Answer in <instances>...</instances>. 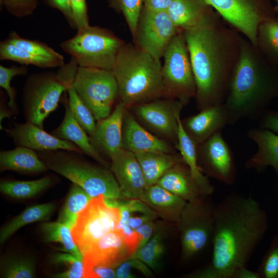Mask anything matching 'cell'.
Masks as SVG:
<instances>
[{"instance_id":"obj_17","label":"cell","mask_w":278,"mask_h":278,"mask_svg":"<svg viewBox=\"0 0 278 278\" xmlns=\"http://www.w3.org/2000/svg\"><path fill=\"white\" fill-rule=\"evenodd\" d=\"M12 124L5 130L17 147H25L35 151L63 149L79 153L83 152L74 143L59 139L32 123L20 124L12 121Z\"/></svg>"},{"instance_id":"obj_4","label":"cell","mask_w":278,"mask_h":278,"mask_svg":"<svg viewBox=\"0 0 278 278\" xmlns=\"http://www.w3.org/2000/svg\"><path fill=\"white\" fill-rule=\"evenodd\" d=\"M46 167L81 187L92 198L124 199L112 171L94 165L67 150L36 151Z\"/></svg>"},{"instance_id":"obj_6","label":"cell","mask_w":278,"mask_h":278,"mask_svg":"<svg viewBox=\"0 0 278 278\" xmlns=\"http://www.w3.org/2000/svg\"><path fill=\"white\" fill-rule=\"evenodd\" d=\"M216 204L202 195L187 202L177 228L181 242V259L188 262L212 246Z\"/></svg>"},{"instance_id":"obj_44","label":"cell","mask_w":278,"mask_h":278,"mask_svg":"<svg viewBox=\"0 0 278 278\" xmlns=\"http://www.w3.org/2000/svg\"><path fill=\"white\" fill-rule=\"evenodd\" d=\"M83 277L84 278H114L116 270L113 268L93 265L84 263Z\"/></svg>"},{"instance_id":"obj_16","label":"cell","mask_w":278,"mask_h":278,"mask_svg":"<svg viewBox=\"0 0 278 278\" xmlns=\"http://www.w3.org/2000/svg\"><path fill=\"white\" fill-rule=\"evenodd\" d=\"M111 170L124 199H140L147 187L140 165L134 152L123 149L114 154Z\"/></svg>"},{"instance_id":"obj_55","label":"cell","mask_w":278,"mask_h":278,"mask_svg":"<svg viewBox=\"0 0 278 278\" xmlns=\"http://www.w3.org/2000/svg\"><path fill=\"white\" fill-rule=\"evenodd\" d=\"M276 171V173L278 174V165L273 168Z\"/></svg>"},{"instance_id":"obj_48","label":"cell","mask_w":278,"mask_h":278,"mask_svg":"<svg viewBox=\"0 0 278 278\" xmlns=\"http://www.w3.org/2000/svg\"><path fill=\"white\" fill-rule=\"evenodd\" d=\"M260 117L259 127L278 134V112H264Z\"/></svg>"},{"instance_id":"obj_2","label":"cell","mask_w":278,"mask_h":278,"mask_svg":"<svg viewBox=\"0 0 278 278\" xmlns=\"http://www.w3.org/2000/svg\"><path fill=\"white\" fill-rule=\"evenodd\" d=\"M112 71L117 84L118 97L127 108L164 95L161 64L136 45H123Z\"/></svg>"},{"instance_id":"obj_36","label":"cell","mask_w":278,"mask_h":278,"mask_svg":"<svg viewBox=\"0 0 278 278\" xmlns=\"http://www.w3.org/2000/svg\"><path fill=\"white\" fill-rule=\"evenodd\" d=\"M1 277L33 278L36 277V264L30 257L12 256L1 260Z\"/></svg>"},{"instance_id":"obj_24","label":"cell","mask_w":278,"mask_h":278,"mask_svg":"<svg viewBox=\"0 0 278 278\" xmlns=\"http://www.w3.org/2000/svg\"><path fill=\"white\" fill-rule=\"evenodd\" d=\"M157 184L186 202L193 201L203 195L189 167L184 162L169 169Z\"/></svg>"},{"instance_id":"obj_10","label":"cell","mask_w":278,"mask_h":278,"mask_svg":"<svg viewBox=\"0 0 278 278\" xmlns=\"http://www.w3.org/2000/svg\"><path fill=\"white\" fill-rule=\"evenodd\" d=\"M162 66L164 96L179 100L185 105L196 94V84L183 35L177 34L163 56Z\"/></svg>"},{"instance_id":"obj_39","label":"cell","mask_w":278,"mask_h":278,"mask_svg":"<svg viewBox=\"0 0 278 278\" xmlns=\"http://www.w3.org/2000/svg\"><path fill=\"white\" fill-rule=\"evenodd\" d=\"M109 3L110 7L123 13L134 39L144 0H109Z\"/></svg>"},{"instance_id":"obj_20","label":"cell","mask_w":278,"mask_h":278,"mask_svg":"<svg viewBox=\"0 0 278 278\" xmlns=\"http://www.w3.org/2000/svg\"><path fill=\"white\" fill-rule=\"evenodd\" d=\"M181 121L188 136L198 145L221 131L229 124V116L223 103L204 108Z\"/></svg>"},{"instance_id":"obj_23","label":"cell","mask_w":278,"mask_h":278,"mask_svg":"<svg viewBox=\"0 0 278 278\" xmlns=\"http://www.w3.org/2000/svg\"><path fill=\"white\" fill-rule=\"evenodd\" d=\"M247 136L256 143L257 150L246 161V169L260 171L267 167L274 168L278 165V135L259 127L250 129Z\"/></svg>"},{"instance_id":"obj_40","label":"cell","mask_w":278,"mask_h":278,"mask_svg":"<svg viewBox=\"0 0 278 278\" xmlns=\"http://www.w3.org/2000/svg\"><path fill=\"white\" fill-rule=\"evenodd\" d=\"M257 272L260 278H278V234L272 237Z\"/></svg>"},{"instance_id":"obj_51","label":"cell","mask_w":278,"mask_h":278,"mask_svg":"<svg viewBox=\"0 0 278 278\" xmlns=\"http://www.w3.org/2000/svg\"><path fill=\"white\" fill-rule=\"evenodd\" d=\"M158 217L156 213L140 214L138 215L131 216L127 221V224L135 229L147 222L154 220Z\"/></svg>"},{"instance_id":"obj_47","label":"cell","mask_w":278,"mask_h":278,"mask_svg":"<svg viewBox=\"0 0 278 278\" xmlns=\"http://www.w3.org/2000/svg\"><path fill=\"white\" fill-rule=\"evenodd\" d=\"M50 7L59 10L72 28H76L71 8V0H45Z\"/></svg>"},{"instance_id":"obj_5","label":"cell","mask_w":278,"mask_h":278,"mask_svg":"<svg viewBox=\"0 0 278 278\" xmlns=\"http://www.w3.org/2000/svg\"><path fill=\"white\" fill-rule=\"evenodd\" d=\"M229 87L223 103L228 114V124L262 116L268 98V84L248 53H242Z\"/></svg>"},{"instance_id":"obj_26","label":"cell","mask_w":278,"mask_h":278,"mask_svg":"<svg viewBox=\"0 0 278 278\" xmlns=\"http://www.w3.org/2000/svg\"><path fill=\"white\" fill-rule=\"evenodd\" d=\"M48 168L40 159L37 152L30 148L18 146L0 152V170H12L25 173H41Z\"/></svg>"},{"instance_id":"obj_27","label":"cell","mask_w":278,"mask_h":278,"mask_svg":"<svg viewBox=\"0 0 278 278\" xmlns=\"http://www.w3.org/2000/svg\"><path fill=\"white\" fill-rule=\"evenodd\" d=\"M147 186L157 184L160 178L176 164L184 162L180 153L161 152L135 153Z\"/></svg>"},{"instance_id":"obj_37","label":"cell","mask_w":278,"mask_h":278,"mask_svg":"<svg viewBox=\"0 0 278 278\" xmlns=\"http://www.w3.org/2000/svg\"><path fill=\"white\" fill-rule=\"evenodd\" d=\"M6 40L33 55L54 61L57 63L59 67L65 65L62 55L40 41L22 38L14 31L10 33Z\"/></svg>"},{"instance_id":"obj_50","label":"cell","mask_w":278,"mask_h":278,"mask_svg":"<svg viewBox=\"0 0 278 278\" xmlns=\"http://www.w3.org/2000/svg\"><path fill=\"white\" fill-rule=\"evenodd\" d=\"M173 0H144V8L152 11H167Z\"/></svg>"},{"instance_id":"obj_34","label":"cell","mask_w":278,"mask_h":278,"mask_svg":"<svg viewBox=\"0 0 278 278\" xmlns=\"http://www.w3.org/2000/svg\"><path fill=\"white\" fill-rule=\"evenodd\" d=\"M93 198L81 187L73 183L58 221L71 229L75 224L79 214Z\"/></svg>"},{"instance_id":"obj_9","label":"cell","mask_w":278,"mask_h":278,"mask_svg":"<svg viewBox=\"0 0 278 278\" xmlns=\"http://www.w3.org/2000/svg\"><path fill=\"white\" fill-rule=\"evenodd\" d=\"M73 86L95 120L110 115L118 97L117 84L112 70L79 66Z\"/></svg>"},{"instance_id":"obj_15","label":"cell","mask_w":278,"mask_h":278,"mask_svg":"<svg viewBox=\"0 0 278 278\" xmlns=\"http://www.w3.org/2000/svg\"><path fill=\"white\" fill-rule=\"evenodd\" d=\"M255 43L261 20L259 0H204Z\"/></svg>"},{"instance_id":"obj_22","label":"cell","mask_w":278,"mask_h":278,"mask_svg":"<svg viewBox=\"0 0 278 278\" xmlns=\"http://www.w3.org/2000/svg\"><path fill=\"white\" fill-rule=\"evenodd\" d=\"M140 199L158 217L173 224L179 221L187 202L157 184L146 187Z\"/></svg>"},{"instance_id":"obj_52","label":"cell","mask_w":278,"mask_h":278,"mask_svg":"<svg viewBox=\"0 0 278 278\" xmlns=\"http://www.w3.org/2000/svg\"><path fill=\"white\" fill-rule=\"evenodd\" d=\"M133 268L131 262L129 258L122 263L117 267L116 270V277L118 278H134V274L132 272Z\"/></svg>"},{"instance_id":"obj_42","label":"cell","mask_w":278,"mask_h":278,"mask_svg":"<svg viewBox=\"0 0 278 278\" xmlns=\"http://www.w3.org/2000/svg\"><path fill=\"white\" fill-rule=\"evenodd\" d=\"M39 0H0L1 5L11 14L19 18L31 15Z\"/></svg>"},{"instance_id":"obj_25","label":"cell","mask_w":278,"mask_h":278,"mask_svg":"<svg viewBox=\"0 0 278 278\" xmlns=\"http://www.w3.org/2000/svg\"><path fill=\"white\" fill-rule=\"evenodd\" d=\"M64 106L65 114L63 119L60 125L53 130L50 134L59 139L74 143L84 153L101 165L107 166V162L92 145L90 137L87 136L86 133L74 117L67 102L65 103Z\"/></svg>"},{"instance_id":"obj_11","label":"cell","mask_w":278,"mask_h":278,"mask_svg":"<svg viewBox=\"0 0 278 278\" xmlns=\"http://www.w3.org/2000/svg\"><path fill=\"white\" fill-rule=\"evenodd\" d=\"M119 219L118 207L109 206L102 195L93 198L79 214L71 229L74 241L82 255L96 241L115 231Z\"/></svg>"},{"instance_id":"obj_54","label":"cell","mask_w":278,"mask_h":278,"mask_svg":"<svg viewBox=\"0 0 278 278\" xmlns=\"http://www.w3.org/2000/svg\"><path fill=\"white\" fill-rule=\"evenodd\" d=\"M232 278H260V277L257 271L249 270L245 267L237 270Z\"/></svg>"},{"instance_id":"obj_43","label":"cell","mask_w":278,"mask_h":278,"mask_svg":"<svg viewBox=\"0 0 278 278\" xmlns=\"http://www.w3.org/2000/svg\"><path fill=\"white\" fill-rule=\"evenodd\" d=\"M74 21L77 30L89 26L86 0H71Z\"/></svg>"},{"instance_id":"obj_28","label":"cell","mask_w":278,"mask_h":278,"mask_svg":"<svg viewBox=\"0 0 278 278\" xmlns=\"http://www.w3.org/2000/svg\"><path fill=\"white\" fill-rule=\"evenodd\" d=\"M177 149L188 166L193 177L197 182L202 194L210 196L214 190V187L210 183L208 177L201 171L197 160V145L188 136L183 127L181 118L179 119Z\"/></svg>"},{"instance_id":"obj_45","label":"cell","mask_w":278,"mask_h":278,"mask_svg":"<svg viewBox=\"0 0 278 278\" xmlns=\"http://www.w3.org/2000/svg\"><path fill=\"white\" fill-rule=\"evenodd\" d=\"M115 231L119 233L133 254L136 250L138 244V234L135 229L126 223Z\"/></svg>"},{"instance_id":"obj_12","label":"cell","mask_w":278,"mask_h":278,"mask_svg":"<svg viewBox=\"0 0 278 278\" xmlns=\"http://www.w3.org/2000/svg\"><path fill=\"white\" fill-rule=\"evenodd\" d=\"M177 28L167 11H152L144 7L138 22L134 39L136 46L161 64V59Z\"/></svg>"},{"instance_id":"obj_19","label":"cell","mask_w":278,"mask_h":278,"mask_svg":"<svg viewBox=\"0 0 278 278\" xmlns=\"http://www.w3.org/2000/svg\"><path fill=\"white\" fill-rule=\"evenodd\" d=\"M132 255L130 249L116 231L100 238L83 253L84 263L113 269Z\"/></svg>"},{"instance_id":"obj_18","label":"cell","mask_w":278,"mask_h":278,"mask_svg":"<svg viewBox=\"0 0 278 278\" xmlns=\"http://www.w3.org/2000/svg\"><path fill=\"white\" fill-rule=\"evenodd\" d=\"M126 108L125 104L120 101L111 114L98 120L94 132L90 135V142L94 148L110 158L124 149L123 126Z\"/></svg>"},{"instance_id":"obj_8","label":"cell","mask_w":278,"mask_h":278,"mask_svg":"<svg viewBox=\"0 0 278 278\" xmlns=\"http://www.w3.org/2000/svg\"><path fill=\"white\" fill-rule=\"evenodd\" d=\"M71 84L58 72L29 76L22 91L23 114L26 121L43 129L44 120L57 108L62 94Z\"/></svg>"},{"instance_id":"obj_38","label":"cell","mask_w":278,"mask_h":278,"mask_svg":"<svg viewBox=\"0 0 278 278\" xmlns=\"http://www.w3.org/2000/svg\"><path fill=\"white\" fill-rule=\"evenodd\" d=\"M68 95V105L72 114L84 131L91 135L94 131L96 123L95 118L75 90L73 84L66 90Z\"/></svg>"},{"instance_id":"obj_21","label":"cell","mask_w":278,"mask_h":278,"mask_svg":"<svg viewBox=\"0 0 278 278\" xmlns=\"http://www.w3.org/2000/svg\"><path fill=\"white\" fill-rule=\"evenodd\" d=\"M123 145L124 149L134 153L144 152L175 153L170 144L147 131L127 110L123 120Z\"/></svg>"},{"instance_id":"obj_3","label":"cell","mask_w":278,"mask_h":278,"mask_svg":"<svg viewBox=\"0 0 278 278\" xmlns=\"http://www.w3.org/2000/svg\"><path fill=\"white\" fill-rule=\"evenodd\" d=\"M196 84V98L200 110L223 103L224 74L220 61L216 36L206 18L185 30L184 35Z\"/></svg>"},{"instance_id":"obj_7","label":"cell","mask_w":278,"mask_h":278,"mask_svg":"<svg viewBox=\"0 0 278 278\" xmlns=\"http://www.w3.org/2000/svg\"><path fill=\"white\" fill-rule=\"evenodd\" d=\"M125 44L110 31L97 26L77 30L75 36L62 42L60 47L79 66L112 70L117 55Z\"/></svg>"},{"instance_id":"obj_14","label":"cell","mask_w":278,"mask_h":278,"mask_svg":"<svg viewBox=\"0 0 278 278\" xmlns=\"http://www.w3.org/2000/svg\"><path fill=\"white\" fill-rule=\"evenodd\" d=\"M184 105L178 99H157L133 106L136 116L151 130L178 144L180 112Z\"/></svg>"},{"instance_id":"obj_13","label":"cell","mask_w":278,"mask_h":278,"mask_svg":"<svg viewBox=\"0 0 278 278\" xmlns=\"http://www.w3.org/2000/svg\"><path fill=\"white\" fill-rule=\"evenodd\" d=\"M197 152L198 164L203 173L226 185L235 182L234 159L221 131L197 145Z\"/></svg>"},{"instance_id":"obj_53","label":"cell","mask_w":278,"mask_h":278,"mask_svg":"<svg viewBox=\"0 0 278 278\" xmlns=\"http://www.w3.org/2000/svg\"><path fill=\"white\" fill-rule=\"evenodd\" d=\"M265 34L272 45L278 51V24L270 23L265 27Z\"/></svg>"},{"instance_id":"obj_1","label":"cell","mask_w":278,"mask_h":278,"mask_svg":"<svg viewBox=\"0 0 278 278\" xmlns=\"http://www.w3.org/2000/svg\"><path fill=\"white\" fill-rule=\"evenodd\" d=\"M269 227L266 211L251 196L233 193L216 204L211 262L186 275L191 278H232L247 267Z\"/></svg>"},{"instance_id":"obj_32","label":"cell","mask_w":278,"mask_h":278,"mask_svg":"<svg viewBox=\"0 0 278 278\" xmlns=\"http://www.w3.org/2000/svg\"><path fill=\"white\" fill-rule=\"evenodd\" d=\"M165 225L160 222H157L154 233L149 240L145 246L136 250L130 258L141 260L152 270L159 269L165 252Z\"/></svg>"},{"instance_id":"obj_30","label":"cell","mask_w":278,"mask_h":278,"mask_svg":"<svg viewBox=\"0 0 278 278\" xmlns=\"http://www.w3.org/2000/svg\"><path fill=\"white\" fill-rule=\"evenodd\" d=\"M167 12L175 26L185 30L195 27L205 18L201 0H173Z\"/></svg>"},{"instance_id":"obj_35","label":"cell","mask_w":278,"mask_h":278,"mask_svg":"<svg viewBox=\"0 0 278 278\" xmlns=\"http://www.w3.org/2000/svg\"><path fill=\"white\" fill-rule=\"evenodd\" d=\"M0 59L11 60L23 65H33L42 68L59 67L54 61L33 55L7 40L1 42Z\"/></svg>"},{"instance_id":"obj_41","label":"cell","mask_w":278,"mask_h":278,"mask_svg":"<svg viewBox=\"0 0 278 278\" xmlns=\"http://www.w3.org/2000/svg\"><path fill=\"white\" fill-rule=\"evenodd\" d=\"M28 70L24 65L21 66H12L10 67L0 65V86L3 88L7 94L9 100L8 106L14 114L17 113L16 103V93L15 89L10 85L12 78L16 75H25Z\"/></svg>"},{"instance_id":"obj_33","label":"cell","mask_w":278,"mask_h":278,"mask_svg":"<svg viewBox=\"0 0 278 278\" xmlns=\"http://www.w3.org/2000/svg\"><path fill=\"white\" fill-rule=\"evenodd\" d=\"M52 183L50 177L31 181H3L0 183L1 192L18 199H26L34 197L49 187Z\"/></svg>"},{"instance_id":"obj_49","label":"cell","mask_w":278,"mask_h":278,"mask_svg":"<svg viewBox=\"0 0 278 278\" xmlns=\"http://www.w3.org/2000/svg\"><path fill=\"white\" fill-rule=\"evenodd\" d=\"M83 271L84 265L82 260L66 270L52 274L51 276L55 278H82L83 277Z\"/></svg>"},{"instance_id":"obj_46","label":"cell","mask_w":278,"mask_h":278,"mask_svg":"<svg viewBox=\"0 0 278 278\" xmlns=\"http://www.w3.org/2000/svg\"><path fill=\"white\" fill-rule=\"evenodd\" d=\"M156 224L157 222L152 220L135 229L138 237V244L136 250L145 246L149 240L154 233Z\"/></svg>"},{"instance_id":"obj_31","label":"cell","mask_w":278,"mask_h":278,"mask_svg":"<svg viewBox=\"0 0 278 278\" xmlns=\"http://www.w3.org/2000/svg\"><path fill=\"white\" fill-rule=\"evenodd\" d=\"M43 240L47 243L60 244L59 250L72 254L80 259L83 256L73 238L71 229L58 221L44 222L40 225Z\"/></svg>"},{"instance_id":"obj_29","label":"cell","mask_w":278,"mask_h":278,"mask_svg":"<svg viewBox=\"0 0 278 278\" xmlns=\"http://www.w3.org/2000/svg\"><path fill=\"white\" fill-rule=\"evenodd\" d=\"M55 209L52 202L28 207L21 213L2 227L0 230V243L3 244L15 232L24 226L49 219Z\"/></svg>"}]
</instances>
